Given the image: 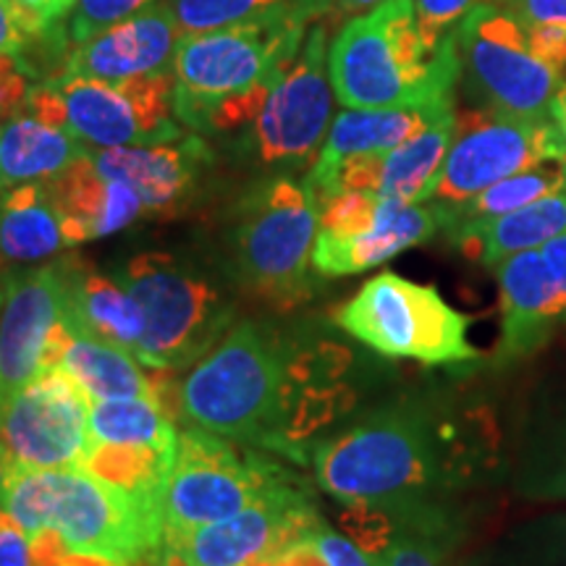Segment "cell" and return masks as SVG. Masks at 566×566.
<instances>
[{
  "label": "cell",
  "instance_id": "6da1fadb",
  "mask_svg": "<svg viewBox=\"0 0 566 566\" xmlns=\"http://www.w3.org/2000/svg\"><path fill=\"white\" fill-rule=\"evenodd\" d=\"M491 415L433 396H407L338 430L313 451L317 485L346 509L449 512L499 470Z\"/></svg>",
  "mask_w": 566,
  "mask_h": 566
},
{
  "label": "cell",
  "instance_id": "7a4b0ae2",
  "mask_svg": "<svg viewBox=\"0 0 566 566\" xmlns=\"http://www.w3.org/2000/svg\"><path fill=\"white\" fill-rule=\"evenodd\" d=\"M346 359L328 342L242 321L189 367L176 409L189 428L300 457L302 446L349 405Z\"/></svg>",
  "mask_w": 566,
  "mask_h": 566
},
{
  "label": "cell",
  "instance_id": "3957f363",
  "mask_svg": "<svg viewBox=\"0 0 566 566\" xmlns=\"http://www.w3.org/2000/svg\"><path fill=\"white\" fill-rule=\"evenodd\" d=\"M0 506L30 537L38 566L66 556L139 566L160 551V506L87 470H6Z\"/></svg>",
  "mask_w": 566,
  "mask_h": 566
},
{
  "label": "cell",
  "instance_id": "277c9868",
  "mask_svg": "<svg viewBox=\"0 0 566 566\" xmlns=\"http://www.w3.org/2000/svg\"><path fill=\"white\" fill-rule=\"evenodd\" d=\"M328 71L344 108H412L454 101L462 61L454 32L436 53L424 48L415 0H384L338 30Z\"/></svg>",
  "mask_w": 566,
  "mask_h": 566
},
{
  "label": "cell",
  "instance_id": "5b68a950",
  "mask_svg": "<svg viewBox=\"0 0 566 566\" xmlns=\"http://www.w3.org/2000/svg\"><path fill=\"white\" fill-rule=\"evenodd\" d=\"M307 24L292 0L223 30L184 34L174 59V108L184 129L202 132L218 105L279 80L300 55Z\"/></svg>",
  "mask_w": 566,
  "mask_h": 566
},
{
  "label": "cell",
  "instance_id": "8992f818",
  "mask_svg": "<svg viewBox=\"0 0 566 566\" xmlns=\"http://www.w3.org/2000/svg\"><path fill=\"white\" fill-rule=\"evenodd\" d=\"M321 200L307 181L279 174L254 184L229 231L231 268L239 283L279 307L300 304L313 292V247Z\"/></svg>",
  "mask_w": 566,
  "mask_h": 566
},
{
  "label": "cell",
  "instance_id": "52a82bcc",
  "mask_svg": "<svg viewBox=\"0 0 566 566\" xmlns=\"http://www.w3.org/2000/svg\"><path fill=\"white\" fill-rule=\"evenodd\" d=\"M145 313L137 359L155 370H189L229 334L237 304L189 260L142 252L113 271Z\"/></svg>",
  "mask_w": 566,
  "mask_h": 566
},
{
  "label": "cell",
  "instance_id": "ba28073f",
  "mask_svg": "<svg viewBox=\"0 0 566 566\" xmlns=\"http://www.w3.org/2000/svg\"><path fill=\"white\" fill-rule=\"evenodd\" d=\"M24 111L71 132L90 150L147 147L187 137L174 108V71L126 82L55 74L32 84Z\"/></svg>",
  "mask_w": 566,
  "mask_h": 566
},
{
  "label": "cell",
  "instance_id": "9c48e42d",
  "mask_svg": "<svg viewBox=\"0 0 566 566\" xmlns=\"http://www.w3.org/2000/svg\"><path fill=\"white\" fill-rule=\"evenodd\" d=\"M338 328L378 354L441 367L480 359L470 344V317L428 283L378 273L336 310Z\"/></svg>",
  "mask_w": 566,
  "mask_h": 566
},
{
  "label": "cell",
  "instance_id": "30bf717a",
  "mask_svg": "<svg viewBox=\"0 0 566 566\" xmlns=\"http://www.w3.org/2000/svg\"><path fill=\"white\" fill-rule=\"evenodd\" d=\"M289 478L247 443L202 428L181 430L160 499V546L242 512Z\"/></svg>",
  "mask_w": 566,
  "mask_h": 566
},
{
  "label": "cell",
  "instance_id": "8fae6325",
  "mask_svg": "<svg viewBox=\"0 0 566 566\" xmlns=\"http://www.w3.org/2000/svg\"><path fill=\"white\" fill-rule=\"evenodd\" d=\"M558 160H566V142L551 113L514 116L493 108L462 113L428 202L451 208L501 179Z\"/></svg>",
  "mask_w": 566,
  "mask_h": 566
},
{
  "label": "cell",
  "instance_id": "7c38bea8",
  "mask_svg": "<svg viewBox=\"0 0 566 566\" xmlns=\"http://www.w3.org/2000/svg\"><path fill=\"white\" fill-rule=\"evenodd\" d=\"M334 95L328 27L317 21L307 30L300 55L275 80L263 108L244 129V150L260 166L279 171L313 166L328 137Z\"/></svg>",
  "mask_w": 566,
  "mask_h": 566
},
{
  "label": "cell",
  "instance_id": "4fadbf2b",
  "mask_svg": "<svg viewBox=\"0 0 566 566\" xmlns=\"http://www.w3.org/2000/svg\"><path fill=\"white\" fill-rule=\"evenodd\" d=\"M467 84L485 108L514 116H548L564 74L533 53L520 19L483 0L454 30Z\"/></svg>",
  "mask_w": 566,
  "mask_h": 566
},
{
  "label": "cell",
  "instance_id": "5bb4252c",
  "mask_svg": "<svg viewBox=\"0 0 566 566\" xmlns=\"http://www.w3.org/2000/svg\"><path fill=\"white\" fill-rule=\"evenodd\" d=\"M307 485L289 478L242 512L163 543L153 566H260L321 525Z\"/></svg>",
  "mask_w": 566,
  "mask_h": 566
},
{
  "label": "cell",
  "instance_id": "9a60e30c",
  "mask_svg": "<svg viewBox=\"0 0 566 566\" xmlns=\"http://www.w3.org/2000/svg\"><path fill=\"white\" fill-rule=\"evenodd\" d=\"M87 391L61 367L40 373L0 405L6 470H82L90 457Z\"/></svg>",
  "mask_w": 566,
  "mask_h": 566
},
{
  "label": "cell",
  "instance_id": "2e32d148",
  "mask_svg": "<svg viewBox=\"0 0 566 566\" xmlns=\"http://www.w3.org/2000/svg\"><path fill=\"white\" fill-rule=\"evenodd\" d=\"M179 430L163 401L147 396L92 401L90 457L82 470L160 504Z\"/></svg>",
  "mask_w": 566,
  "mask_h": 566
},
{
  "label": "cell",
  "instance_id": "e0dca14e",
  "mask_svg": "<svg viewBox=\"0 0 566 566\" xmlns=\"http://www.w3.org/2000/svg\"><path fill=\"white\" fill-rule=\"evenodd\" d=\"M63 313L66 294L59 260L6 275L0 292V405L51 370Z\"/></svg>",
  "mask_w": 566,
  "mask_h": 566
},
{
  "label": "cell",
  "instance_id": "ac0fdd59",
  "mask_svg": "<svg viewBox=\"0 0 566 566\" xmlns=\"http://www.w3.org/2000/svg\"><path fill=\"white\" fill-rule=\"evenodd\" d=\"M454 129L457 111H449L391 153L344 160L328 179L313 187L317 200L336 192H370L386 200L424 205L441 176Z\"/></svg>",
  "mask_w": 566,
  "mask_h": 566
},
{
  "label": "cell",
  "instance_id": "d6986e66",
  "mask_svg": "<svg viewBox=\"0 0 566 566\" xmlns=\"http://www.w3.org/2000/svg\"><path fill=\"white\" fill-rule=\"evenodd\" d=\"M181 30L166 0L134 13L132 19L97 32L95 38L69 48L59 74L90 80L126 82L142 76L168 74L179 51Z\"/></svg>",
  "mask_w": 566,
  "mask_h": 566
},
{
  "label": "cell",
  "instance_id": "ffe728a7",
  "mask_svg": "<svg viewBox=\"0 0 566 566\" xmlns=\"http://www.w3.org/2000/svg\"><path fill=\"white\" fill-rule=\"evenodd\" d=\"M493 271L501 296L495 365L522 363L541 352L566 323L562 292L541 250L512 254Z\"/></svg>",
  "mask_w": 566,
  "mask_h": 566
},
{
  "label": "cell",
  "instance_id": "44dd1931",
  "mask_svg": "<svg viewBox=\"0 0 566 566\" xmlns=\"http://www.w3.org/2000/svg\"><path fill=\"white\" fill-rule=\"evenodd\" d=\"M90 155L105 176L129 184L147 216H174L187 208L212 163L210 147L197 134L163 145L90 150Z\"/></svg>",
  "mask_w": 566,
  "mask_h": 566
},
{
  "label": "cell",
  "instance_id": "7402d4cb",
  "mask_svg": "<svg viewBox=\"0 0 566 566\" xmlns=\"http://www.w3.org/2000/svg\"><path fill=\"white\" fill-rule=\"evenodd\" d=\"M441 216L430 202L412 205L380 197L378 216L365 229L331 237L317 231L313 247V268L325 279L357 275L384 265L409 247L424 244L441 231Z\"/></svg>",
  "mask_w": 566,
  "mask_h": 566
},
{
  "label": "cell",
  "instance_id": "603a6c76",
  "mask_svg": "<svg viewBox=\"0 0 566 566\" xmlns=\"http://www.w3.org/2000/svg\"><path fill=\"white\" fill-rule=\"evenodd\" d=\"M514 488L530 501L566 504V378L527 405L514 459Z\"/></svg>",
  "mask_w": 566,
  "mask_h": 566
},
{
  "label": "cell",
  "instance_id": "cb8c5ba5",
  "mask_svg": "<svg viewBox=\"0 0 566 566\" xmlns=\"http://www.w3.org/2000/svg\"><path fill=\"white\" fill-rule=\"evenodd\" d=\"M59 263L66 294L63 321L137 357L145 342V313L124 283L80 258H61Z\"/></svg>",
  "mask_w": 566,
  "mask_h": 566
},
{
  "label": "cell",
  "instance_id": "d4e9b609",
  "mask_svg": "<svg viewBox=\"0 0 566 566\" xmlns=\"http://www.w3.org/2000/svg\"><path fill=\"white\" fill-rule=\"evenodd\" d=\"M45 187L66 218L74 247L113 237L145 212V205L129 184L105 176L90 153L61 176L45 181Z\"/></svg>",
  "mask_w": 566,
  "mask_h": 566
},
{
  "label": "cell",
  "instance_id": "484cf974",
  "mask_svg": "<svg viewBox=\"0 0 566 566\" xmlns=\"http://www.w3.org/2000/svg\"><path fill=\"white\" fill-rule=\"evenodd\" d=\"M449 111H454V101L436 105H412V108H346L331 124L328 137L323 142V150L313 166H310V174L304 176V181L310 187H317L344 160L357 158V155L391 153L399 145L417 137L422 129H428L436 118H441Z\"/></svg>",
  "mask_w": 566,
  "mask_h": 566
},
{
  "label": "cell",
  "instance_id": "4316f807",
  "mask_svg": "<svg viewBox=\"0 0 566 566\" xmlns=\"http://www.w3.org/2000/svg\"><path fill=\"white\" fill-rule=\"evenodd\" d=\"M349 516L352 537L373 551L380 566H451L454 514L349 509Z\"/></svg>",
  "mask_w": 566,
  "mask_h": 566
},
{
  "label": "cell",
  "instance_id": "83f0119b",
  "mask_svg": "<svg viewBox=\"0 0 566 566\" xmlns=\"http://www.w3.org/2000/svg\"><path fill=\"white\" fill-rule=\"evenodd\" d=\"M87 153L90 147L71 132L21 111L0 124V195L51 181Z\"/></svg>",
  "mask_w": 566,
  "mask_h": 566
},
{
  "label": "cell",
  "instance_id": "f1b7e54d",
  "mask_svg": "<svg viewBox=\"0 0 566 566\" xmlns=\"http://www.w3.org/2000/svg\"><path fill=\"white\" fill-rule=\"evenodd\" d=\"M53 367L69 373L92 401L129 399V396H147V399L160 401L158 388L153 386L132 352L101 342L66 321H63V334L55 346Z\"/></svg>",
  "mask_w": 566,
  "mask_h": 566
},
{
  "label": "cell",
  "instance_id": "f546056e",
  "mask_svg": "<svg viewBox=\"0 0 566 566\" xmlns=\"http://www.w3.org/2000/svg\"><path fill=\"white\" fill-rule=\"evenodd\" d=\"M566 231V192L543 197L525 208L488 221L464 223L449 231V237L488 268L504 263L512 254L541 250L551 239Z\"/></svg>",
  "mask_w": 566,
  "mask_h": 566
},
{
  "label": "cell",
  "instance_id": "4dcf8cb0",
  "mask_svg": "<svg viewBox=\"0 0 566 566\" xmlns=\"http://www.w3.org/2000/svg\"><path fill=\"white\" fill-rule=\"evenodd\" d=\"M66 218L53 202L45 181L24 184L0 195V260L6 263H42L71 250Z\"/></svg>",
  "mask_w": 566,
  "mask_h": 566
},
{
  "label": "cell",
  "instance_id": "1f68e13d",
  "mask_svg": "<svg viewBox=\"0 0 566 566\" xmlns=\"http://www.w3.org/2000/svg\"><path fill=\"white\" fill-rule=\"evenodd\" d=\"M566 192V160L558 163H543V166L530 168V171L514 174L509 179H501L493 187H488L485 192H480L472 200L451 205V208H433L441 216L443 231L457 229L464 223H478L488 221V218L506 216V212L525 208L543 197Z\"/></svg>",
  "mask_w": 566,
  "mask_h": 566
},
{
  "label": "cell",
  "instance_id": "d6a6232c",
  "mask_svg": "<svg viewBox=\"0 0 566 566\" xmlns=\"http://www.w3.org/2000/svg\"><path fill=\"white\" fill-rule=\"evenodd\" d=\"M475 566H566V512L522 522Z\"/></svg>",
  "mask_w": 566,
  "mask_h": 566
},
{
  "label": "cell",
  "instance_id": "836d02e7",
  "mask_svg": "<svg viewBox=\"0 0 566 566\" xmlns=\"http://www.w3.org/2000/svg\"><path fill=\"white\" fill-rule=\"evenodd\" d=\"M184 34H200L242 24L286 6L289 0H166Z\"/></svg>",
  "mask_w": 566,
  "mask_h": 566
},
{
  "label": "cell",
  "instance_id": "e575fe53",
  "mask_svg": "<svg viewBox=\"0 0 566 566\" xmlns=\"http://www.w3.org/2000/svg\"><path fill=\"white\" fill-rule=\"evenodd\" d=\"M158 0H76L74 11L66 19V34L71 45L95 38L97 32L132 19L134 13L150 9Z\"/></svg>",
  "mask_w": 566,
  "mask_h": 566
},
{
  "label": "cell",
  "instance_id": "d590c367",
  "mask_svg": "<svg viewBox=\"0 0 566 566\" xmlns=\"http://www.w3.org/2000/svg\"><path fill=\"white\" fill-rule=\"evenodd\" d=\"M483 0H415L417 30L430 53L438 51V45L457 30L459 21L475 9Z\"/></svg>",
  "mask_w": 566,
  "mask_h": 566
},
{
  "label": "cell",
  "instance_id": "8d00e7d4",
  "mask_svg": "<svg viewBox=\"0 0 566 566\" xmlns=\"http://www.w3.org/2000/svg\"><path fill=\"white\" fill-rule=\"evenodd\" d=\"M310 543L321 554L325 566H380V558L373 551L359 546L352 535H342L325 525V520L310 533Z\"/></svg>",
  "mask_w": 566,
  "mask_h": 566
},
{
  "label": "cell",
  "instance_id": "74e56055",
  "mask_svg": "<svg viewBox=\"0 0 566 566\" xmlns=\"http://www.w3.org/2000/svg\"><path fill=\"white\" fill-rule=\"evenodd\" d=\"M11 3L19 13L24 32L30 38H40V34L61 30L63 21L74 11L76 0H11Z\"/></svg>",
  "mask_w": 566,
  "mask_h": 566
},
{
  "label": "cell",
  "instance_id": "f35d334b",
  "mask_svg": "<svg viewBox=\"0 0 566 566\" xmlns=\"http://www.w3.org/2000/svg\"><path fill=\"white\" fill-rule=\"evenodd\" d=\"M384 0H292V9L304 24L310 21H349L359 13L375 9Z\"/></svg>",
  "mask_w": 566,
  "mask_h": 566
},
{
  "label": "cell",
  "instance_id": "ab89813d",
  "mask_svg": "<svg viewBox=\"0 0 566 566\" xmlns=\"http://www.w3.org/2000/svg\"><path fill=\"white\" fill-rule=\"evenodd\" d=\"M525 24H556L566 30V0H493Z\"/></svg>",
  "mask_w": 566,
  "mask_h": 566
},
{
  "label": "cell",
  "instance_id": "60d3db41",
  "mask_svg": "<svg viewBox=\"0 0 566 566\" xmlns=\"http://www.w3.org/2000/svg\"><path fill=\"white\" fill-rule=\"evenodd\" d=\"M525 24V21H522ZM527 40L533 53L541 61H546L548 66L558 69L564 74L566 71V30L556 24H525Z\"/></svg>",
  "mask_w": 566,
  "mask_h": 566
},
{
  "label": "cell",
  "instance_id": "b9f144b4",
  "mask_svg": "<svg viewBox=\"0 0 566 566\" xmlns=\"http://www.w3.org/2000/svg\"><path fill=\"white\" fill-rule=\"evenodd\" d=\"M0 566H38L30 537L3 512V506H0Z\"/></svg>",
  "mask_w": 566,
  "mask_h": 566
},
{
  "label": "cell",
  "instance_id": "7bdbcfd3",
  "mask_svg": "<svg viewBox=\"0 0 566 566\" xmlns=\"http://www.w3.org/2000/svg\"><path fill=\"white\" fill-rule=\"evenodd\" d=\"M30 45V34L21 27L19 13L11 0H0V55H17L21 59Z\"/></svg>",
  "mask_w": 566,
  "mask_h": 566
},
{
  "label": "cell",
  "instance_id": "ee69618b",
  "mask_svg": "<svg viewBox=\"0 0 566 566\" xmlns=\"http://www.w3.org/2000/svg\"><path fill=\"white\" fill-rule=\"evenodd\" d=\"M541 252H543V258H546L551 273H554V279L558 283V292H562V300L566 307V231L562 233V237L551 239L548 244H543Z\"/></svg>",
  "mask_w": 566,
  "mask_h": 566
},
{
  "label": "cell",
  "instance_id": "f6af8a7d",
  "mask_svg": "<svg viewBox=\"0 0 566 566\" xmlns=\"http://www.w3.org/2000/svg\"><path fill=\"white\" fill-rule=\"evenodd\" d=\"M551 116H554V122L558 124V129H562L566 142V82L558 87L554 101H551Z\"/></svg>",
  "mask_w": 566,
  "mask_h": 566
},
{
  "label": "cell",
  "instance_id": "bcb514c9",
  "mask_svg": "<svg viewBox=\"0 0 566 566\" xmlns=\"http://www.w3.org/2000/svg\"><path fill=\"white\" fill-rule=\"evenodd\" d=\"M3 483H6V464L3 459H0V488H3Z\"/></svg>",
  "mask_w": 566,
  "mask_h": 566
}]
</instances>
